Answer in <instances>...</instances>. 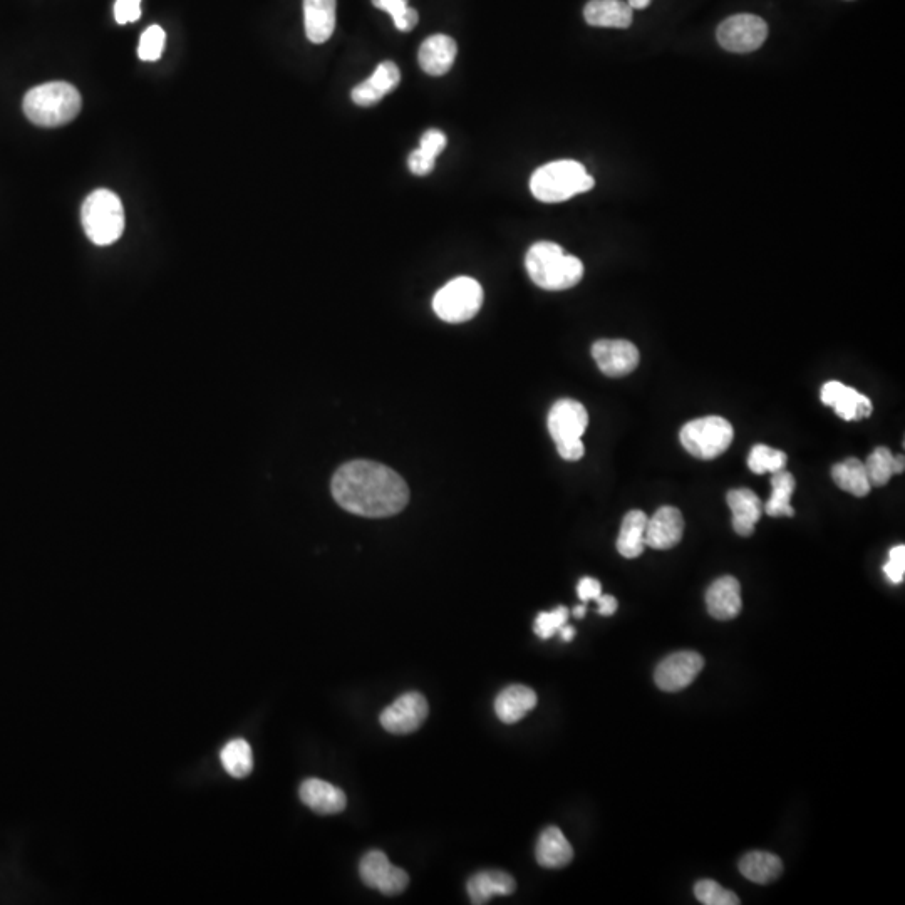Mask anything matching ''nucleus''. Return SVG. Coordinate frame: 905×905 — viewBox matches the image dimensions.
Here are the masks:
<instances>
[{
    "instance_id": "1",
    "label": "nucleus",
    "mask_w": 905,
    "mask_h": 905,
    "mask_svg": "<svg viewBox=\"0 0 905 905\" xmlns=\"http://www.w3.org/2000/svg\"><path fill=\"white\" fill-rule=\"evenodd\" d=\"M332 495L346 512L368 518L393 517L409 502L406 481L389 466L357 460L342 465L331 483Z\"/></svg>"
},
{
    "instance_id": "2",
    "label": "nucleus",
    "mask_w": 905,
    "mask_h": 905,
    "mask_svg": "<svg viewBox=\"0 0 905 905\" xmlns=\"http://www.w3.org/2000/svg\"><path fill=\"white\" fill-rule=\"evenodd\" d=\"M83 101L78 89L64 81L41 84L27 91L22 109L27 119L42 128L68 125L81 111Z\"/></svg>"
},
{
    "instance_id": "3",
    "label": "nucleus",
    "mask_w": 905,
    "mask_h": 905,
    "mask_svg": "<svg viewBox=\"0 0 905 905\" xmlns=\"http://www.w3.org/2000/svg\"><path fill=\"white\" fill-rule=\"evenodd\" d=\"M528 275L540 289L567 290L584 277V264L554 242L532 245L525 257Z\"/></svg>"
},
{
    "instance_id": "4",
    "label": "nucleus",
    "mask_w": 905,
    "mask_h": 905,
    "mask_svg": "<svg viewBox=\"0 0 905 905\" xmlns=\"http://www.w3.org/2000/svg\"><path fill=\"white\" fill-rule=\"evenodd\" d=\"M595 181L579 161L560 160L538 168L530 180L533 197L543 203H560L589 192Z\"/></svg>"
},
{
    "instance_id": "5",
    "label": "nucleus",
    "mask_w": 905,
    "mask_h": 905,
    "mask_svg": "<svg viewBox=\"0 0 905 905\" xmlns=\"http://www.w3.org/2000/svg\"><path fill=\"white\" fill-rule=\"evenodd\" d=\"M81 220L89 240L99 247L113 245L125 232L123 203L116 193L104 188L96 190L84 200Z\"/></svg>"
},
{
    "instance_id": "6",
    "label": "nucleus",
    "mask_w": 905,
    "mask_h": 905,
    "mask_svg": "<svg viewBox=\"0 0 905 905\" xmlns=\"http://www.w3.org/2000/svg\"><path fill=\"white\" fill-rule=\"evenodd\" d=\"M735 431L728 419L706 416L683 426L679 440L689 455L699 460H714L730 448Z\"/></svg>"
},
{
    "instance_id": "7",
    "label": "nucleus",
    "mask_w": 905,
    "mask_h": 905,
    "mask_svg": "<svg viewBox=\"0 0 905 905\" xmlns=\"http://www.w3.org/2000/svg\"><path fill=\"white\" fill-rule=\"evenodd\" d=\"M483 289L471 277H458L438 290L433 299V309L441 321L461 324L470 321L480 312Z\"/></svg>"
},
{
    "instance_id": "8",
    "label": "nucleus",
    "mask_w": 905,
    "mask_h": 905,
    "mask_svg": "<svg viewBox=\"0 0 905 905\" xmlns=\"http://www.w3.org/2000/svg\"><path fill=\"white\" fill-rule=\"evenodd\" d=\"M716 36L719 46L724 47L726 51L745 54L756 51L766 41L768 26L761 17L740 14L721 22Z\"/></svg>"
},
{
    "instance_id": "9",
    "label": "nucleus",
    "mask_w": 905,
    "mask_h": 905,
    "mask_svg": "<svg viewBox=\"0 0 905 905\" xmlns=\"http://www.w3.org/2000/svg\"><path fill=\"white\" fill-rule=\"evenodd\" d=\"M359 875L368 887L378 889L381 894L389 897L403 894L409 884L408 874L403 869L394 867L381 850H373L362 857Z\"/></svg>"
},
{
    "instance_id": "10",
    "label": "nucleus",
    "mask_w": 905,
    "mask_h": 905,
    "mask_svg": "<svg viewBox=\"0 0 905 905\" xmlns=\"http://www.w3.org/2000/svg\"><path fill=\"white\" fill-rule=\"evenodd\" d=\"M428 711V701L423 694L406 693L384 709L379 721L391 735H409L425 723Z\"/></svg>"
},
{
    "instance_id": "11",
    "label": "nucleus",
    "mask_w": 905,
    "mask_h": 905,
    "mask_svg": "<svg viewBox=\"0 0 905 905\" xmlns=\"http://www.w3.org/2000/svg\"><path fill=\"white\" fill-rule=\"evenodd\" d=\"M703 668L704 659L698 652H676V654L666 657L657 666L654 679H656L657 688L662 691L678 693L681 689L688 688L689 684H693L694 679L698 678Z\"/></svg>"
},
{
    "instance_id": "12",
    "label": "nucleus",
    "mask_w": 905,
    "mask_h": 905,
    "mask_svg": "<svg viewBox=\"0 0 905 905\" xmlns=\"http://www.w3.org/2000/svg\"><path fill=\"white\" fill-rule=\"evenodd\" d=\"M592 357L600 371L609 378H622L636 371L641 361L637 347L621 339H602L592 346Z\"/></svg>"
},
{
    "instance_id": "13",
    "label": "nucleus",
    "mask_w": 905,
    "mask_h": 905,
    "mask_svg": "<svg viewBox=\"0 0 905 905\" xmlns=\"http://www.w3.org/2000/svg\"><path fill=\"white\" fill-rule=\"evenodd\" d=\"M549 433L555 443L582 438L589 426V414L584 404L574 399H559L549 413Z\"/></svg>"
},
{
    "instance_id": "14",
    "label": "nucleus",
    "mask_w": 905,
    "mask_h": 905,
    "mask_svg": "<svg viewBox=\"0 0 905 905\" xmlns=\"http://www.w3.org/2000/svg\"><path fill=\"white\" fill-rule=\"evenodd\" d=\"M684 533L683 513L676 507H661L647 518L646 547L669 550L676 547Z\"/></svg>"
},
{
    "instance_id": "15",
    "label": "nucleus",
    "mask_w": 905,
    "mask_h": 905,
    "mask_svg": "<svg viewBox=\"0 0 905 905\" xmlns=\"http://www.w3.org/2000/svg\"><path fill=\"white\" fill-rule=\"evenodd\" d=\"M706 607L711 617L718 621H731L740 616L743 607L740 582L731 575L714 580L706 592Z\"/></svg>"
},
{
    "instance_id": "16",
    "label": "nucleus",
    "mask_w": 905,
    "mask_h": 905,
    "mask_svg": "<svg viewBox=\"0 0 905 905\" xmlns=\"http://www.w3.org/2000/svg\"><path fill=\"white\" fill-rule=\"evenodd\" d=\"M399 83H401V73H399L398 66L393 61H384L379 64L371 78L366 79L364 83L357 84L356 88L352 89V101L357 106L368 108V106L378 104L386 94L398 88Z\"/></svg>"
},
{
    "instance_id": "17",
    "label": "nucleus",
    "mask_w": 905,
    "mask_h": 905,
    "mask_svg": "<svg viewBox=\"0 0 905 905\" xmlns=\"http://www.w3.org/2000/svg\"><path fill=\"white\" fill-rule=\"evenodd\" d=\"M299 795L302 803L319 815H336L347 805L346 793L341 788L319 778L304 781L300 785Z\"/></svg>"
},
{
    "instance_id": "18",
    "label": "nucleus",
    "mask_w": 905,
    "mask_h": 905,
    "mask_svg": "<svg viewBox=\"0 0 905 905\" xmlns=\"http://www.w3.org/2000/svg\"><path fill=\"white\" fill-rule=\"evenodd\" d=\"M456 47L455 39L445 34H435L428 37L419 47L418 61L421 69L431 76H443L448 73L455 64Z\"/></svg>"
},
{
    "instance_id": "19",
    "label": "nucleus",
    "mask_w": 905,
    "mask_h": 905,
    "mask_svg": "<svg viewBox=\"0 0 905 905\" xmlns=\"http://www.w3.org/2000/svg\"><path fill=\"white\" fill-rule=\"evenodd\" d=\"M728 505L733 513V528L741 537H750L755 533V525L763 515V502L755 492L748 488L731 490L728 493Z\"/></svg>"
},
{
    "instance_id": "20",
    "label": "nucleus",
    "mask_w": 905,
    "mask_h": 905,
    "mask_svg": "<svg viewBox=\"0 0 905 905\" xmlns=\"http://www.w3.org/2000/svg\"><path fill=\"white\" fill-rule=\"evenodd\" d=\"M337 0H304V24L309 41L324 44L336 29Z\"/></svg>"
},
{
    "instance_id": "21",
    "label": "nucleus",
    "mask_w": 905,
    "mask_h": 905,
    "mask_svg": "<svg viewBox=\"0 0 905 905\" xmlns=\"http://www.w3.org/2000/svg\"><path fill=\"white\" fill-rule=\"evenodd\" d=\"M537 706V694L523 684H513L503 689L495 699V713L505 724H515L525 718Z\"/></svg>"
},
{
    "instance_id": "22",
    "label": "nucleus",
    "mask_w": 905,
    "mask_h": 905,
    "mask_svg": "<svg viewBox=\"0 0 905 905\" xmlns=\"http://www.w3.org/2000/svg\"><path fill=\"white\" fill-rule=\"evenodd\" d=\"M535 855L545 869H562L574 859V849L560 828L549 827L538 838Z\"/></svg>"
},
{
    "instance_id": "23",
    "label": "nucleus",
    "mask_w": 905,
    "mask_h": 905,
    "mask_svg": "<svg viewBox=\"0 0 905 905\" xmlns=\"http://www.w3.org/2000/svg\"><path fill=\"white\" fill-rule=\"evenodd\" d=\"M517 889L512 875L502 870H483L468 880L466 890L473 904H487L495 895H510Z\"/></svg>"
},
{
    "instance_id": "24",
    "label": "nucleus",
    "mask_w": 905,
    "mask_h": 905,
    "mask_svg": "<svg viewBox=\"0 0 905 905\" xmlns=\"http://www.w3.org/2000/svg\"><path fill=\"white\" fill-rule=\"evenodd\" d=\"M584 17L590 26L626 29L632 24V9L622 0H590Z\"/></svg>"
},
{
    "instance_id": "25",
    "label": "nucleus",
    "mask_w": 905,
    "mask_h": 905,
    "mask_svg": "<svg viewBox=\"0 0 905 905\" xmlns=\"http://www.w3.org/2000/svg\"><path fill=\"white\" fill-rule=\"evenodd\" d=\"M647 515L641 510H632L622 520L621 533L617 538V550L626 559H637L646 549Z\"/></svg>"
},
{
    "instance_id": "26",
    "label": "nucleus",
    "mask_w": 905,
    "mask_h": 905,
    "mask_svg": "<svg viewBox=\"0 0 905 905\" xmlns=\"http://www.w3.org/2000/svg\"><path fill=\"white\" fill-rule=\"evenodd\" d=\"M740 872L745 879L755 884L766 885L783 874V864L770 852H750L740 860Z\"/></svg>"
},
{
    "instance_id": "27",
    "label": "nucleus",
    "mask_w": 905,
    "mask_h": 905,
    "mask_svg": "<svg viewBox=\"0 0 905 905\" xmlns=\"http://www.w3.org/2000/svg\"><path fill=\"white\" fill-rule=\"evenodd\" d=\"M446 136L443 131H426L418 150H414L408 158V166L411 173L418 176L430 175L435 168V161L441 151L445 150Z\"/></svg>"
},
{
    "instance_id": "28",
    "label": "nucleus",
    "mask_w": 905,
    "mask_h": 905,
    "mask_svg": "<svg viewBox=\"0 0 905 905\" xmlns=\"http://www.w3.org/2000/svg\"><path fill=\"white\" fill-rule=\"evenodd\" d=\"M832 478L840 490L852 493L854 497H867L872 490L865 465L857 458H849L833 466Z\"/></svg>"
},
{
    "instance_id": "29",
    "label": "nucleus",
    "mask_w": 905,
    "mask_h": 905,
    "mask_svg": "<svg viewBox=\"0 0 905 905\" xmlns=\"http://www.w3.org/2000/svg\"><path fill=\"white\" fill-rule=\"evenodd\" d=\"M771 488H773V492H771L770 500L763 505V512L768 517H793L795 510H793L790 500L795 492V478L792 473L785 470L773 473Z\"/></svg>"
},
{
    "instance_id": "30",
    "label": "nucleus",
    "mask_w": 905,
    "mask_h": 905,
    "mask_svg": "<svg viewBox=\"0 0 905 905\" xmlns=\"http://www.w3.org/2000/svg\"><path fill=\"white\" fill-rule=\"evenodd\" d=\"M220 760L228 775L233 778H245L254 770V755L247 741L242 738L228 741L220 751Z\"/></svg>"
},
{
    "instance_id": "31",
    "label": "nucleus",
    "mask_w": 905,
    "mask_h": 905,
    "mask_svg": "<svg viewBox=\"0 0 905 905\" xmlns=\"http://www.w3.org/2000/svg\"><path fill=\"white\" fill-rule=\"evenodd\" d=\"M830 408L835 409V413L845 421H860L869 418L874 411V404L864 394L843 384L842 391L838 393Z\"/></svg>"
},
{
    "instance_id": "32",
    "label": "nucleus",
    "mask_w": 905,
    "mask_h": 905,
    "mask_svg": "<svg viewBox=\"0 0 905 905\" xmlns=\"http://www.w3.org/2000/svg\"><path fill=\"white\" fill-rule=\"evenodd\" d=\"M787 461V453L770 448V446L755 445L748 456V468L756 475H765V473L785 470Z\"/></svg>"
},
{
    "instance_id": "33",
    "label": "nucleus",
    "mask_w": 905,
    "mask_h": 905,
    "mask_svg": "<svg viewBox=\"0 0 905 905\" xmlns=\"http://www.w3.org/2000/svg\"><path fill=\"white\" fill-rule=\"evenodd\" d=\"M869 476L870 487H884L894 473V455L889 448L880 446L864 463Z\"/></svg>"
},
{
    "instance_id": "34",
    "label": "nucleus",
    "mask_w": 905,
    "mask_h": 905,
    "mask_svg": "<svg viewBox=\"0 0 905 905\" xmlns=\"http://www.w3.org/2000/svg\"><path fill=\"white\" fill-rule=\"evenodd\" d=\"M373 4L391 14L394 26L401 32L413 31L418 26V12L408 6V0H373Z\"/></svg>"
},
{
    "instance_id": "35",
    "label": "nucleus",
    "mask_w": 905,
    "mask_h": 905,
    "mask_svg": "<svg viewBox=\"0 0 905 905\" xmlns=\"http://www.w3.org/2000/svg\"><path fill=\"white\" fill-rule=\"evenodd\" d=\"M694 895L704 905H738L741 902L735 892L724 889L714 880H699L694 885Z\"/></svg>"
},
{
    "instance_id": "36",
    "label": "nucleus",
    "mask_w": 905,
    "mask_h": 905,
    "mask_svg": "<svg viewBox=\"0 0 905 905\" xmlns=\"http://www.w3.org/2000/svg\"><path fill=\"white\" fill-rule=\"evenodd\" d=\"M165 31L160 26H151L143 32L138 46V56L141 61H158L163 49H165Z\"/></svg>"
},
{
    "instance_id": "37",
    "label": "nucleus",
    "mask_w": 905,
    "mask_h": 905,
    "mask_svg": "<svg viewBox=\"0 0 905 905\" xmlns=\"http://www.w3.org/2000/svg\"><path fill=\"white\" fill-rule=\"evenodd\" d=\"M569 619V609L567 607H557L552 612H540L535 619V627L533 631L540 639H550L560 631V627L567 624Z\"/></svg>"
},
{
    "instance_id": "38",
    "label": "nucleus",
    "mask_w": 905,
    "mask_h": 905,
    "mask_svg": "<svg viewBox=\"0 0 905 905\" xmlns=\"http://www.w3.org/2000/svg\"><path fill=\"white\" fill-rule=\"evenodd\" d=\"M884 574L892 584H902L905 577V547L895 545L890 550L889 562L884 565Z\"/></svg>"
},
{
    "instance_id": "39",
    "label": "nucleus",
    "mask_w": 905,
    "mask_h": 905,
    "mask_svg": "<svg viewBox=\"0 0 905 905\" xmlns=\"http://www.w3.org/2000/svg\"><path fill=\"white\" fill-rule=\"evenodd\" d=\"M114 17L118 24H130L141 17V0H116Z\"/></svg>"
},
{
    "instance_id": "40",
    "label": "nucleus",
    "mask_w": 905,
    "mask_h": 905,
    "mask_svg": "<svg viewBox=\"0 0 905 905\" xmlns=\"http://www.w3.org/2000/svg\"><path fill=\"white\" fill-rule=\"evenodd\" d=\"M555 446H557L560 458H564L567 461L580 460L585 453L584 443H582L580 438H577V440L559 441V443H555Z\"/></svg>"
},
{
    "instance_id": "41",
    "label": "nucleus",
    "mask_w": 905,
    "mask_h": 905,
    "mask_svg": "<svg viewBox=\"0 0 905 905\" xmlns=\"http://www.w3.org/2000/svg\"><path fill=\"white\" fill-rule=\"evenodd\" d=\"M577 594H579L582 602L595 600L602 594V585H600L599 580L592 579V577H584L577 585Z\"/></svg>"
},
{
    "instance_id": "42",
    "label": "nucleus",
    "mask_w": 905,
    "mask_h": 905,
    "mask_svg": "<svg viewBox=\"0 0 905 905\" xmlns=\"http://www.w3.org/2000/svg\"><path fill=\"white\" fill-rule=\"evenodd\" d=\"M597 604H599V614L600 616H614L617 611V600L616 597H612V595H602L600 594L597 597Z\"/></svg>"
},
{
    "instance_id": "43",
    "label": "nucleus",
    "mask_w": 905,
    "mask_h": 905,
    "mask_svg": "<svg viewBox=\"0 0 905 905\" xmlns=\"http://www.w3.org/2000/svg\"><path fill=\"white\" fill-rule=\"evenodd\" d=\"M559 632H560V637H562V639H564L565 642H570L575 637L574 627L567 626V624H565V626L560 627Z\"/></svg>"
},
{
    "instance_id": "44",
    "label": "nucleus",
    "mask_w": 905,
    "mask_h": 905,
    "mask_svg": "<svg viewBox=\"0 0 905 905\" xmlns=\"http://www.w3.org/2000/svg\"><path fill=\"white\" fill-rule=\"evenodd\" d=\"M904 455L894 456V473H904Z\"/></svg>"
},
{
    "instance_id": "45",
    "label": "nucleus",
    "mask_w": 905,
    "mask_h": 905,
    "mask_svg": "<svg viewBox=\"0 0 905 905\" xmlns=\"http://www.w3.org/2000/svg\"><path fill=\"white\" fill-rule=\"evenodd\" d=\"M649 2L651 0H629V7L631 9H646L649 6Z\"/></svg>"
},
{
    "instance_id": "46",
    "label": "nucleus",
    "mask_w": 905,
    "mask_h": 905,
    "mask_svg": "<svg viewBox=\"0 0 905 905\" xmlns=\"http://www.w3.org/2000/svg\"><path fill=\"white\" fill-rule=\"evenodd\" d=\"M585 611H587L585 606H577L574 609V616L577 617V619H582V617L585 616Z\"/></svg>"
}]
</instances>
